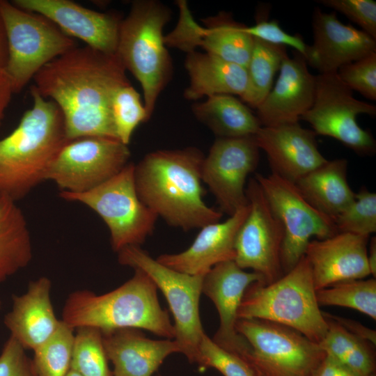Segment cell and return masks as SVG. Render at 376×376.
Segmentation results:
<instances>
[{
  "label": "cell",
  "instance_id": "6da1fadb",
  "mask_svg": "<svg viewBox=\"0 0 376 376\" xmlns=\"http://www.w3.org/2000/svg\"><path fill=\"white\" fill-rule=\"evenodd\" d=\"M125 72L116 54L76 46L43 66L33 77V86L60 109L68 141L86 136L118 139L111 99L119 87L130 84Z\"/></svg>",
  "mask_w": 376,
  "mask_h": 376
},
{
  "label": "cell",
  "instance_id": "7a4b0ae2",
  "mask_svg": "<svg viewBox=\"0 0 376 376\" xmlns=\"http://www.w3.org/2000/svg\"><path fill=\"white\" fill-rule=\"evenodd\" d=\"M204 157L196 148L147 154L134 169L140 200L169 225L184 230L219 221L223 213L203 199Z\"/></svg>",
  "mask_w": 376,
  "mask_h": 376
},
{
  "label": "cell",
  "instance_id": "3957f363",
  "mask_svg": "<svg viewBox=\"0 0 376 376\" xmlns=\"http://www.w3.org/2000/svg\"><path fill=\"white\" fill-rule=\"evenodd\" d=\"M30 93L32 107L0 139V196L15 201L45 180L49 165L68 141L58 107L42 97L33 85Z\"/></svg>",
  "mask_w": 376,
  "mask_h": 376
},
{
  "label": "cell",
  "instance_id": "277c9868",
  "mask_svg": "<svg viewBox=\"0 0 376 376\" xmlns=\"http://www.w3.org/2000/svg\"><path fill=\"white\" fill-rule=\"evenodd\" d=\"M134 271L131 279L107 293L97 295L86 289L70 293L61 320L75 330L88 327L106 332L134 328L174 338V326L159 304L157 287L145 272Z\"/></svg>",
  "mask_w": 376,
  "mask_h": 376
},
{
  "label": "cell",
  "instance_id": "5b68a950",
  "mask_svg": "<svg viewBox=\"0 0 376 376\" xmlns=\"http://www.w3.org/2000/svg\"><path fill=\"white\" fill-rule=\"evenodd\" d=\"M237 318L279 324L319 343L327 331L328 323L320 309L306 257L302 256L292 269L272 283L251 284L244 294Z\"/></svg>",
  "mask_w": 376,
  "mask_h": 376
},
{
  "label": "cell",
  "instance_id": "8992f818",
  "mask_svg": "<svg viewBox=\"0 0 376 376\" xmlns=\"http://www.w3.org/2000/svg\"><path fill=\"white\" fill-rule=\"evenodd\" d=\"M170 17V10L162 3L139 0L132 3L120 24L116 54L126 70L139 81L149 118L171 78V58L163 36Z\"/></svg>",
  "mask_w": 376,
  "mask_h": 376
},
{
  "label": "cell",
  "instance_id": "52a82bcc",
  "mask_svg": "<svg viewBox=\"0 0 376 376\" xmlns=\"http://www.w3.org/2000/svg\"><path fill=\"white\" fill-rule=\"evenodd\" d=\"M8 45L4 71L19 93L46 64L76 47L74 40L43 15L0 0Z\"/></svg>",
  "mask_w": 376,
  "mask_h": 376
},
{
  "label": "cell",
  "instance_id": "ba28073f",
  "mask_svg": "<svg viewBox=\"0 0 376 376\" xmlns=\"http://www.w3.org/2000/svg\"><path fill=\"white\" fill-rule=\"evenodd\" d=\"M134 169V164L128 163L116 175L89 191L60 194L65 200L88 206L102 218L116 252L143 244L152 233L158 218L138 196Z\"/></svg>",
  "mask_w": 376,
  "mask_h": 376
},
{
  "label": "cell",
  "instance_id": "9c48e42d",
  "mask_svg": "<svg viewBox=\"0 0 376 376\" xmlns=\"http://www.w3.org/2000/svg\"><path fill=\"white\" fill-rule=\"evenodd\" d=\"M235 329L248 345L243 359L256 376H311L326 354L296 330L269 321L238 319Z\"/></svg>",
  "mask_w": 376,
  "mask_h": 376
},
{
  "label": "cell",
  "instance_id": "30bf717a",
  "mask_svg": "<svg viewBox=\"0 0 376 376\" xmlns=\"http://www.w3.org/2000/svg\"><path fill=\"white\" fill-rule=\"evenodd\" d=\"M120 264L145 272L164 295L174 319L175 340L180 353L197 363L198 348L205 334L199 313L204 276L190 275L172 269L152 258L140 246L121 249Z\"/></svg>",
  "mask_w": 376,
  "mask_h": 376
},
{
  "label": "cell",
  "instance_id": "8fae6325",
  "mask_svg": "<svg viewBox=\"0 0 376 376\" xmlns=\"http://www.w3.org/2000/svg\"><path fill=\"white\" fill-rule=\"evenodd\" d=\"M360 114L375 116V105L356 99L334 72L315 76L313 103L300 119L309 123L316 134L332 137L357 154L372 155L376 142L358 124Z\"/></svg>",
  "mask_w": 376,
  "mask_h": 376
},
{
  "label": "cell",
  "instance_id": "7c38bea8",
  "mask_svg": "<svg viewBox=\"0 0 376 376\" xmlns=\"http://www.w3.org/2000/svg\"><path fill=\"white\" fill-rule=\"evenodd\" d=\"M255 179L283 227L281 260L285 274L304 256L313 237L323 240L338 231L334 218L311 205L295 183L273 173L269 175L256 173Z\"/></svg>",
  "mask_w": 376,
  "mask_h": 376
},
{
  "label": "cell",
  "instance_id": "4fadbf2b",
  "mask_svg": "<svg viewBox=\"0 0 376 376\" xmlns=\"http://www.w3.org/2000/svg\"><path fill=\"white\" fill-rule=\"evenodd\" d=\"M130 151L118 139L86 136L66 142L49 165L45 180L61 191L83 193L119 173L129 162Z\"/></svg>",
  "mask_w": 376,
  "mask_h": 376
},
{
  "label": "cell",
  "instance_id": "5bb4252c",
  "mask_svg": "<svg viewBox=\"0 0 376 376\" xmlns=\"http://www.w3.org/2000/svg\"><path fill=\"white\" fill-rule=\"evenodd\" d=\"M249 210L235 240V262L242 269L260 274L265 284L284 274L281 253L284 237L283 225L269 206L255 178L246 188Z\"/></svg>",
  "mask_w": 376,
  "mask_h": 376
},
{
  "label": "cell",
  "instance_id": "9a60e30c",
  "mask_svg": "<svg viewBox=\"0 0 376 376\" xmlns=\"http://www.w3.org/2000/svg\"><path fill=\"white\" fill-rule=\"evenodd\" d=\"M259 148L253 136L218 138L202 165V181L214 195L222 213L229 216L248 205L245 183L256 168Z\"/></svg>",
  "mask_w": 376,
  "mask_h": 376
},
{
  "label": "cell",
  "instance_id": "2e32d148",
  "mask_svg": "<svg viewBox=\"0 0 376 376\" xmlns=\"http://www.w3.org/2000/svg\"><path fill=\"white\" fill-rule=\"evenodd\" d=\"M179 19L174 28L164 36L166 45L187 53L201 47L205 52L246 68L253 46V38L246 26L233 19L231 14L221 12L205 19V26L199 25L193 18L188 3L177 1Z\"/></svg>",
  "mask_w": 376,
  "mask_h": 376
},
{
  "label": "cell",
  "instance_id": "e0dca14e",
  "mask_svg": "<svg viewBox=\"0 0 376 376\" xmlns=\"http://www.w3.org/2000/svg\"><path fill=\"white\" fill-rule=\"evenodd\" d=\"M15 6L43 15L69 37L102 52L116 54L122 19L118 14L97 12L70 0H14Z\"/></svg>",
  "mask_w": 376,
  "mask_h": 376
},
{
  "label": "cell",
  "instance_id": "ac0fdd59",
  "mask_svg": "<svg viewBox=\"0 0 376 376\" xmlns=\"http://www.w3.org/2000/svg\"><path fill=\"white\" fill-rule=\"evenodd\" d=\"M313 43L304 58L319 74L334 73L343 65L376 52V40L361 29L345 24L336 13L315 8L312 17Z\"/></svg>",
  "mask_w": 376,
  "mask_h": 376
},
{
  "label": "cell",
  "instance_id": "d6986e66",
  "mask_svg": "<svg viewBox=\"0 0 376 376\" xmlns=\"http://www.w3.org/2000/svg\"><path fill=\"white\" fill-rule=\"evenodd\" d=\"M255 282L265 284L260 274L245 272L235 260L214 265L203 276L202 293L212 301L219 316V327L212 339L241 358L248 345L235 329L237 311L246 288Z\"/></svg>",
  "mask_w": 376,
  "mask_h": 376
},
{
  "label": "cell",
  "instance_id": "ffe728a7",
  "mask_svg": "<svg viewBox=\"0 0 376 376\" xmlns=\"http://www.w3.org/2000/svg\"><path fill=\"white\" fill-rule=\"evenodd\" d=\"M369 237L338 232L328 238L309 242L304 256L310 265L316 291L370 275L367 258Z\"/></svg>",
  "mask_w": 376,
  "mask_h": 376
},
{
  "label": "cell",
  "instance_id": "44dd1931",
  "mask_svg": "<svg viewBox=\"0 0 376 376\" xmlns=\"http://www.w3.org/2000/svg\"><path fill=\"white\" fill-rule=\"evenodd\" d=\"M316 135L295 123L262 126L253 138L265 152L272 173L295 183L327 161L318 148Z\"/></svg>",
  "mask_w": 376,
  "mask_h": 376
},
{
  "label": "cell",
  "instance_id": "7402d4cb",
  "mask_svg": "<svg viewBox=\"0 0 376 376\" xmlns=\"http://www.w3.org/2000/svg\"><path fill=\"white\" fill-rule=\"evenodd\" d=\"M303 56L286 54L281 62L277 80L264 100L256 108L261 126L270 127L299 123L312 106L315 76L308 70Z\"/></svg>",
  "mask_w": 376,
  "mask_h": 376
},
{
  "label": "cell",
  "instance_id": "603a6c76",
  "mask_svg": "<svg viewBox=\"0 0 376 376\" xmlns=\"http://www.w3.org/2000/svg\"><path fill=\"white\" fill-rule=\"evenodd\" d=\"M249 210L248 203L226 221L202 227L193 243L185 251L162 254L156 260L175 271L199 276L205 275L219 263L234 260L236 235Z\"/></svg>",
  "mask_w": 376,
  "mask_h": 376
},
{
  "label": "cell",
  "instance_id": "cb8c5ba5",
  "mask_svg": "<svg viewBox=\"0 0 376 376\" xmlns=\"http://www.w3.org/2000/svg\"><path fill=\"white\" fill-rule=\"evenodd\" d=\"M102 334L107 359L113 366L112 376H152L166 357L180 353L175 340H152L138 329Z\"/></svg>",
  "mask_w": 376,
  "mask_h": 376
},
{
  "label": "cell",
  "instance_id": "d4e9b609",
  "mask_svg": "<svg viewBox=\"0 0 376 376\" xmlns=\"http://www.w3.org/2000/svg\"><path fill=\"white\" fill-rule=\"evenodd\" d=\"M52 282L46 276L31 281L21 295H13L12 308L4 318V324L25 349L33 350L58 328V320L51 301Z\"/></svg>",
  "mask_w": 376,
  "mask_h": 376
},
{
  "label": "cell",
  "instance_id": "484cf974",
  "mask_svg": "<svg viewBox=\"0 0 376 376\" xmlns=\"http://www.w3.org/2000/svg\"><path fill=\"white\" fill-rule=\"evenodd\" d=\"M185 67L189 84L184 96L189 100L221 94L241 97L246 90V68L215 55L196 50L188 52Z\"/></svg>",
  "mask_w": 376,
  "mask_h": 376
},
{
  "label": "cell",
  "instance_id": "4316f807",
  "mask_svg": "<svg viewBox=\"0 0 376 376\" xmlns=\"http://www.w3.org/2000/svg\"><path fill=\"white\" fill-rule=\"evenodd\" d=\"M347 171L345 159L327 160L295 185L311 205L334 218L355 199V193L347 182Z\"/></svg>",
  "mask_w": 376,
  "mask_h": 376
},
{
  "label": "cell",
  "instance_id": "83f0119b",
  "mask_svg": "<svg viewBox=\"0 0 376 376\" xmlns=\"http://www.w3.org/2000/svg\"><path fill=\"white\" fill-rule=\"evenodd\" d=\"M33 258L30 231L16 201L0 196V283L25 268Z\"/></svg>",
  "mask_w": 376,
  "mask_h": 376
},
{
  "label": "cell",
  "instance_id": "f1b7e54d",
  "mask_svg": "<svg viewBox=\"0 0 376 376\" xmlns=\"http://www.w3.org/2000/svg\"><path fill=\"white\" fill-rule=\"evenodd\" d=\"M197 119L219 138L254 136L262 127L258 117L242 101L231 95H215L194 104Z\"/></svg>",
  "mask_w": 376,
  "mask_h": 376
},
{
  "label": "cell",
  "instance_id": "f546056e",
  "mask_svg": "<svg viewBox=\"0 0 376 376\" xmlns=\"http://www.w3.org/2000/svg\"><path fill=\"white\" fill-rule=\"evenodd\" d=\"M325 318L328 329L318 343L324 353L359 376L375 374V345L351 334L335 321Z\"/></svg>",
  "mask_w": 376,
  "mask_h": 376
},
{
  "label": "cell",
  "instance_id": "4dcf8cb0",
  "mask_svg": "<svg viewBox=\"0 0 376 376\" xmlns=\"http://www.w3.org/2000/svg\"><path fill=\"white\" fill-rule=\"evenodd\" d=\"M287 54L285 47L274 45L253 38V46L246 67L247 84L241 99L256 109L273 86L274 78L279 71Z\"/></svg>",
  "mask_w": 376,
  "mask_h": 376
},
{
  "label": "cell",
  "instance_id": "1f68e13d",
  "mask_svg": "<svg viewBox=\"0 0 376 376\" xmlns=\"http://www.w3.org/2000/svg\"><path fill=\"white\" fill-rule=\"evenodd\" d=\"M320 306H335L357 310L376 320V279L340 282L316 291Z\"/></svg>",
  "mask_w": 376,
  "mask_h": 376
},
{
  "label": "cell",
  "instance_id": "d6a6232c",
  "mask_svg": "<svg viewBox=\"0 0 376 376\" xmlns=\"http://www.w3.org/2000/svg\"><path fill=\"white\" fill-rule=\"evenodd\" d=\"M74 338L75 329L61 320L54 333L33 350L38 376H65L70 369Z\"/></svg>",
  "mask_w": 376,
  "mask_h": 376
},
{
  "label": "cell",
  "instance_id": "836d02e7",
  "mask_svg": "<svg viewBox=\"0 0 376 376\" xmlns=\"http://www.w3.org/2000/svg\"><path fill=\"white\" fill-rule=\"evenodd\" d=\"M75 330L70 369L81 376H112L102 331L88 327Z\"/></svg>",
  "mask_w": 376,
  "mask_h": 376
},
{
  "label": "cell",
  "instance_id": "e575fe53",
  "mask_svg": "<svg viewBox=\"0 0 376 376\" xmlns=\"http://www.w3.org/2000/svg\"><path fill=\"white\" fill-rule=\"evenodd\" d=\"M111 109L117 138L127 146L136 127L149 120L140 94L130 83L121 86L113 95Z\"/></svg>",
  "mask_w": 376,
  "mask_h": 376
},
{
  "label": "cell",
  "instance_id": "d590c367",
  "mask_svg": "<svg viewBox=\"0 0 376 376\" xmlns=\"http://www.w3.org/2000/svg\"><path fill=\"white\" fill-rule=\"evenodd\" d=\"M334 219L340 233L370 236L376 231V194L361 188L354 201Z\"/></svg>",
  "mask_w": 376,
  "mask_h": 376
},
{
  "label": "cell",
  "instance_id": "8d00e7d4",
  "mask_svg": "<svg viewBox=\"0 0 376 376\" xmlns=\"http://www.w3.org/2000/svg\"><path fill=\"white\" fill-rule=\"evenodd\" d=\"M196 363L203 368H215L224 376H256L242 358L218 345L206 334L199 345Z\"/></svg>",
  "mask_w": 376,
  "mask_h": 376
},
{
  "label": "cell",
  "instance_id": "74e56055",
  "mask_svg": "<svg viewBox=\"0 0 376 376\" xmlns=\"http://www.w3.org/2000/svg\"><path fill=\"white\" fill-rule=\"evenodd\" d=\"M336 73L352 91L372 101L376 100V52L341 66Z\"/></svg>",
  "mask_w": 376,
  "mask_h": 376
},
{
  "label": "cell",
  "instance_id": "f35d334b",
  "mask_svg": "<svg viewBox=\"0 0 376 376\" xmlns=\"http://www.w3.org/2000/svg\"><path fill=\"white\" fill-rule=\"evenodd\" d=\"M268 8L258 13L256 24L246 28V32L253 38L265 42L279 46H289L304 57L308 45L299 35H291L285 31L276 19H268Z\"/></svg>",
  "mask_w": 376,
  "mask_h": 376
},
{
  "label": "cell",
  "instance_id": "ab89813d",
  "mask_svg": "<svg viewBox=\"0 0 376 376\" xmlns=\"http://www.w3.org/2000/svg\"><path fill=\"white\" fill-rule=\"evenodd\" d=\"M318 3L333 8L359 25L376 40V1L373 0H320Z\"/></svg>",
  "mask_w": 376,
  "mask_h": 376
},
{
  "label": "cell",
  "instance_id": "60d3db41",
  "mask_svg": "<svg viewBox=\"0 0 376 376\" xmlns=\"http://www.w3.org/2000/svg\"><path fill=\"white\" fill-rule=\"evenodd\" d=\"M25 350L16 339L9 337L0 354V376H38Z\"/></svg>",
  "mask_w": 376,
  "mask_h": 376
},
{
  "label": "cell",
  "instance_id": "b9f144b4",
  "mask_svg": "<svg viewBox=\"0 0 376 376\" xmlns=\"http://www.w3.org/2000/svg\"><path fill=\"white\" fill-rule=\"evenodd\" d=\"M324 317L329 318L347 330L351 334L365 340L375 345L376 332L362 324L353 320L334 315L327 313L322 312Z\"/></svg>",
  "mask_w": 376,
  "mask_h": 376
},
{
  "label": "cell",
  "instance_id": "7bdbcfd3",
  "mask_svg": "<svg viewBox=\"0 0 376 376\" xmlns=\"http://www.w3.org/2000/svg\"><path fill=\"white\" fill-rule=\"evenodd\" d=\"M311 376H359L351 370L325 354Z\"/></svg>",
  "mask_w": 376,
  "mask_h": 376
},
{
  "label": "cell",
  "instance_id": "ee69618b",
  "mask_svg": "<svg viewBox=\"0 0 376 376\" xmlns=\"http://www.w3.org/2000/svg\"><path fill=\"white\" fill-rule=\"evenodd\" d=\"M13 94L10 81L4 70H0V125Z\"/></svg>",
  "mask_w": 376,
  "mask_h": 376
},
{
  "label": "cell",
  "instance_id": "f6af8a7d",
  "mask_svg": "<svg viewBox=\"0 0 376 376\" xmlns=\"http://www.w3.org/2000/svg\"><path fill=\"white\" fill-rule=\"evenodd\" d=\"M8 59V45L3 20L0 15V70H4Z\"/></svg>",
  "mask_w": 376,
  "mask_h": 376
},
{
  "label": "cell",
  "instance_id": "bcb514c9",
  "mask_svg": "<svg viewBox=\"0 0 376 376\" xmlns=\"http://www.w3.org/2000/svg\"><path fill=\"white\" fill-rule=\"evenodd\" d=\"M368 245V263L370 272V275L373 276V278L376 277V238L373 237Z\"/></svg>",
  "mask_w": 376,
  "mask_h": 376
},
{
  "label": "cell",
  "instance_id": "7dc6e473",
  "mask_svg": "<svg viewBox=\"0 0 376 376\" xmlns=\"http://www.w3.org/2000/svg\"><path fill=\"white\" fill-rule=\"evenodd\" d=\"M65 376H81V375L79 374L77 372L72 369H70V370L68 372Z\"/></svg>",
  "mask_w": 376,
  "mask_h": 376
},
{
  "label": "cell",
  "instance_id": "c3c4849f",
  "mask_svg": "<svg viewBox=\"0 0 376 376\" xmlns=\"http://www.w3.org/2000/svg\"><path fill=\"white\" fill-rule=\"evenodd\" d=\"M1 304H2V302H1V300L0 299V309H1Z\"/></svg>",
  "mask_w": 376,
  "mask_h": 376
},
{
  "label": "cell",
  "instance_id": "681fc988",
  "mask_svg": "<svg viewBox=\"0 0 376 376\" xmlns=\"http://www.w3.org/2000/svg\"><path fill=\"white\" fill-rule=\"evenodd\" d=\"M370 376H376V373L375 374H373V375H371Z\"/></svg>",
  "mask_w": 376,
  "mask_h": 376
}]
</instances>
